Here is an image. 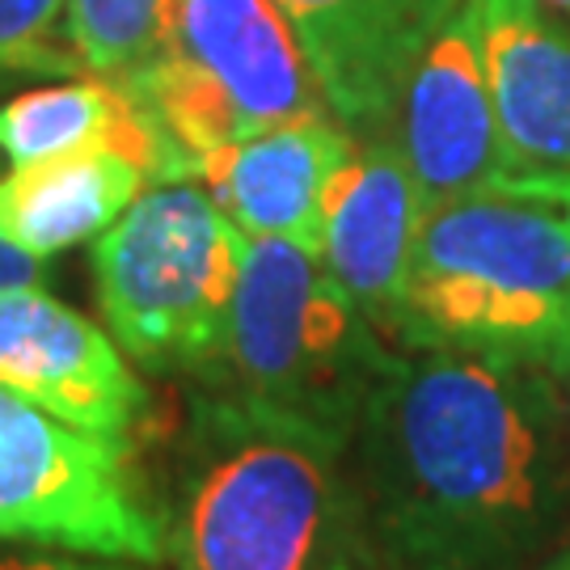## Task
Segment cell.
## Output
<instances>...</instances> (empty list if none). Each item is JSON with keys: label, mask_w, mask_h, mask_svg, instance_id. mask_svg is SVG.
<instances>
[{"label": "cell", "mask_w": 570, "mask_h": 570, "mask_svg": "<svg viewBox=\"0 0 570 570\" xmlns=\"http://www.w3.org/2000/svg\"><path fill=\"white\" fill-rule=\"evenodd\" d=\"M367 570H546L570 532L567 381L397 351L351 435Z\"/></svg>", "instance_id": "6da1fadb"}, {"label": "cell", "mask_w": 570, "mask_h": 570, "mask_svg": "<svg viewBox=\"0 0 570 570\" xmlns=\"http://www.w3.org/2000/svg\"><path fill=\"white\" fill-rule=\"evenodd\" d=\"M165 532L178 570H367L351 440L195 389Z\"/></svg>", "instance_id": "7a4b0ae2"}, {"label": "cell", "mask_w": 570, "mask_h": 570, "mask_svg": "<svg viewBox=\"0 0 570 570\" xmlns=\"http://www.w3.org/2000/svg\"><path fill=\"white\" fill-rule=\"evenodd\" d=\"M397 351H461L570 376V225L520 190L428 207Z\"/></svg>", "instance_id": "3957f363"}, {"label": "cell", "mask_w": 570, "mask_h": 570, "mask_svg": "<svg viewBox=\"0 0 570 570\" xmlns=\"http://www.w3.org/2000/svg\"><path fill=\"white\" fill-rule=\"evenodd\" d=\"M393 360L397 346L372 330L322 254L249 237L225 346L195 389L351 440Z\"/></svg>", "instance_id": "277c9868"}, {"label": "cell", "mask_w": 570, "mask_h": 570, "mask_svg": "<svg viewBox=\"0 0 570 570\" xmlns=\"http://www.w3.org/2000/svg\"><path fill=\"white\" fill-rule=\"evenodd\" d=\"M115 85L148 127L169 183H195L207 153L233 140L330 115L275 0H174L161 51Z\"/></svg>", "instance_id": "5b68a950"}, {"label": "cell", "mask_w": 570, "mask_h": 570, "mask_svg": "<svg viewBox=\"0 0 570 570\" xmlns=\"http://www.w3.org/2000/svg\"><path fill=\"white\" fill-rule=\"evenodd\" d=\"M242 228L199 183H161L94 242V292L110 338L157 376L199 381L228 334Z\"/></svg>", "instance_id": "8992f818"}, {"label": "cell", "mask_w": 570, "mask_h": 570, "mask_svg": "<svg viewBox=\"0 0 570 570\" xmlns=\"http://www.w3.org/2000/svg\"><path fill=\"white\" fill-rule=\"evenodd\" d=\"M0 541L161 567L165 511L148 499L136 449L51 419L0 389Z\"/></svg>", "instance_id": "52a82bcc"}, {"label": "cell", "mask_w": 570, "mask_h": 570, "mask_svg": "<svg viewBox=\"0 0 570 570\" xmlns=\"http://www.w3.org/2000/svg\"><path fill=\"white\" fill-rule=\"evenodd\" d=\"M0 389L131 449L153 414V393L110 330L42 287L0 292Z\"/></svg>", "instance_id": "ba28073f"}, {"label": "cell", "mask_w": 570, "mask_h": 570, "mask_svg": "<svg viewBox=\"0 0 570 570\" xmlns=\"http://www.w3.org/2000/svg\"><path fill=\"white\" fill-rule=\"evenodd\" d=\"M389 131L402 144L428 204L499 190L511 178L490 98L478 0H461L428 39Z\"/></svg>", "instance_id": "9c48e42d"}, {"label": "cell", "mask_w": 570, "mask_h": 570, "mask_svg": "<svg viewBox=\"0 0 570 570\" xmlns=\"http://www.w3.org/2000/svg\"><path fill=\"white\" fill-rule=\"evenodd\" d=\"M428 207V195L389 127L355 140L326 195L322 263L360 305L372 330L393 346L402 326L410 258Z\"/></svg>", "instance_id": "30bf717a"}, {"label": "cell", "mask_w": 570, "mask_h": 570, "mask_svg": "<svg viewBox=\"0 0 570 570\" xmlns=\"http://www.w3.org/2000/svg\"><path fill=\"white\" fill-rule=\"evenodd\" d=\"M296 30L330 115L385 131L414 60L461 0H275Z\"/></svg>", "instance_id": "8fae6325"}, {"label": "cell", "mask_w": 570, "mask_h": 570, "mask_svg": "<svg viewBox=\"0 0 570 570\" xmlns=\"http://www.w3.org/2000/svg\"><path fill=\"white\" fill-rule=\"evenodd\" d=\"M355 148L334 115H308L207 153L195 183L245 237H279L322 254L326 195Z\"/></svg>", "instance_id": "7c38bea8"}, {"label": "cell", "mask_w": 570, "mask_h": 570, "mask_svg": "<svg viewBox=\"0 0 570 570\" xmlns=\"http://www.w3.org/2000/svg\"><path fill=\"white\" fill-rule=\"evenodd\" d=\"M478 30L508 183L570 178V30L541 0H478Z\"/></svg>", "instance_id": "4fadbf2b"}, {"label": "cell", "mask_w": 570, "mask_h": 570, "mask_svg": "<svg viewBox=\"0 0 570 570\" xmlns=\"http://www.w3.org/2000/svg\"><path fill=\"white\" fill-rule=\"evenodd\" d=\"M144 169L110 144L21 165L0 183V237L35 258L98 242L140 199Z\"/></svg>", "instance_id": "5bb4252c"}, {"label": "cell", "mask_w": 570, "mask_h": 570, "mask_svg": "<svg viewBox=\"0 0 570 570\" xmlns=\"http://www.w3.org/2000/svg\"><path fill=\"white\" fill-rule=\"evenodd\" d=\"M174 0H68L63 35L89 77L119 81L161 51Z\"/></svg>", "instance_id": "9a60e30c"}, {"label": "cell", "mask_w": 570, "mask_h": 570, "mask_svg": "<svg viewBox=\"0 0 570 570\" xmlns=\"http://www.w3.org/2000/svg\"><path fill=\"white\" fill-rule=\"evenodd\" d=\"M68 0H0V68L26 77H81L63 35Z\"/></svg>", "instance_id": "2e32d148"}, {"label": "cell", "mask_w": 570, "mask_h": 570, "mask_svg": "<svg viewBox=\"0 0 570 570\" xmlns=\"http://www.w3.org/2000/svg\"><path fill=\"white\" fill-rule=\"evenodd\" d=\"M0 570H148L140 562H119V558H89V553H9L0 558Z\"/></svg>", "instance_id": "e0dca14e"}, {"label": "cell", "mask_w": 570, "mask_h": 570, "mask_svg": "<svg viewBox=\"0 0 570 570\" xmlns=\"http://www.w3.org/2000/svg\"><path fill=\"white\" fill-rule=\"evenodd\" d=\"M42 258L26 254L21 245L0 237V292L4 287H42Z\"/></svg>", "instance_id": "ac0fdd59"}, {"label": "cell", "mask_w": 570, "mask_h": 570, "mask_svg": "<svg viewBox=\"0 0 570 570\" xmlns=\"http://www.w3.org/2000/svg\"><path fill=\"white\" fill-rule=\"evenodd\" d=\"M499 190H520V195H537V199H546L553 204L562 216H567L570 225V178H515V183L499 186Z\"/></svg>", "instance_id": "d6986e66"}, {"label": "cell", "mask_w": 570, "mask_h": 570, "mask_svg": "<svg viewBox=\"0 0 570 570\" xmlns=\"http://www.w3.org/2000/svg\"><path fill=\"white\" fill-rule=\"evenodd\" d=\"M18 77H26V72H4V68H0V98H4V94H9L13 85H18ZM9 174H13V169H9V161L0 157V183H4Z\"/></svg>", "instance_id": "ffe728a7"}, {"label": "cell", "mask_w": 570, "mask_h": 570, "mask_svg": "<svg viewBox=\"0 0 570 570\" xmlns=\"http://www.w3.org/2000/svg\"><path fill=\"white\" fill-rule=\"evenodd\" d=\"M546 570H570V546H567L562 553H558V558H553V562H550Z\"/></svg>", "instance_id": "44dd1931"}, {"label": "cell", "mask_w": 570, "mask_h": 570, "mask_svg": "<svg viewBox=\"0 0 570 570\" xmlns=\"http://www.w3.org/2000/svg\"><path fill=\"white\" fill-rule=\"evenodd\" d=\"M541 4H553V9H562V13H570V0H541Z\"/></svg>", "instance_id": "7402d4cb"}, {"label": "cell", "mask_w": 570, "mask_h": 570, "mask_svg": "<svg viewBox=\"0 0 570 570\" xmlns=\"http://www.w3.org/2000/svg\"><path fill=\"white\" fill-rule=\"evenodd\" d=\"M567 402H570V376H567Z\"/></svg>", "instance_id": "603a6c76"}]
</instances>
